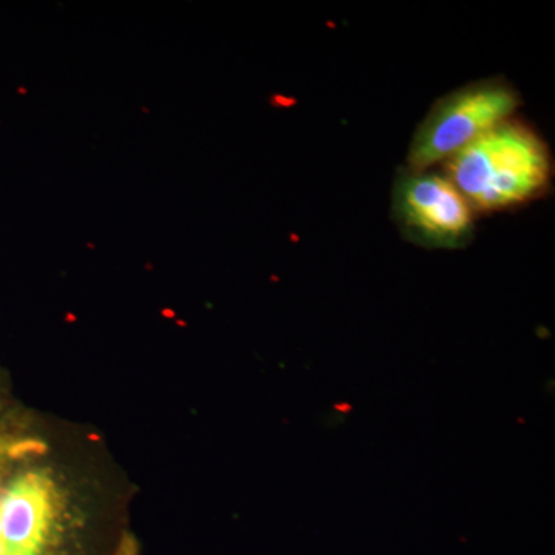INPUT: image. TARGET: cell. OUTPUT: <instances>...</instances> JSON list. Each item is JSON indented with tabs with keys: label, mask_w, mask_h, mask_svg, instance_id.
<instances>
[{
	"label": "cell",
	"mask_w": 555,
	"mask_h": 555,
	"mask_svg": "<svg viewBox=\"0 0 555 555\" xmlns=\"http://www.w3.org/2000/svg\"><path fill=\"white\" fill-rule=\"evenodd\" d=\"M545 142L521 124H500L447 160L449 181L473 210L492 211L534 199L550 184Z\"/></svg>",
	"instance_id": "1"
},
{
	"label": "cell",
	"mask_w": 555,
	"mask_h": 555,
	"mask_svg": "<svg viewBox=\"0 0 555 555\" xmlns=\"http://www.w3.org/2000/svg\"><path fill=\"white\" fill-rule=\"evenodd\" d=\"M518 93L505 80L470 83L448 94L430 109L409 149V170L426 171L443 163L509 120L518 107Z\"/></svg>",
	"instance_id": "2"
},
{
	"label": "cell",
	"mask_w": 555,
	"mask_h": 555,
	"mask_svg": "<svg viewBox=\"0 0 555 555\" xmlns=\"http://www.w3.org/2000/svg\"><path fill=\"white\" fill-rule=\"evenodd\" d=\"M393 214L415 243L463 247L474 229V210L447 177L408 170L393 190Z\"/></svg>",
	"instance_id": "3"
},
{
	"label": "cell",
	"mask_w": 555,
	"mask_h": 555,
	"mask_svg": "<svg viewBox=\"0 0 555 555\" xmlns=\"http://www.w3.org/2000/svg\"><path fill=\"white\" fill-rule=\"evenodd\" d=\"M57 502L56 485L46 470H25L0 483V555H46Z\"/></svg>",
	"instance_id": "4"
},
{
	"label": "cell",
	"mask_w": 555,
	"mask_h": 555,
	"mask_svg": "<svg viewBox=\"0 0 555 555\" xmlns=\"http://www.w3.org/2000/svg\"><path fill=\"white\" fill-rule=\"evenodd\" d=\"M42 444L36 440H10L0 436V469L9 460L21 459L30 454H39Z\"/></svg>",
	"instance_id": "5"
},
{
	"label": "cell",
	"mask_w": 555,
	"mask_h": 555,
	"mask_svg": "<svg viewBox=\"0 0 555 555\" xmlns=\"http://www.w3.org/2000/svg\"><path fill=\"white\" fill-rule=\"evenodd\" d=\"M137 554V545L131 540H126L118 551V555H134Z\"/></svg>",
	"instance_id": "6"
}]
</instances>
